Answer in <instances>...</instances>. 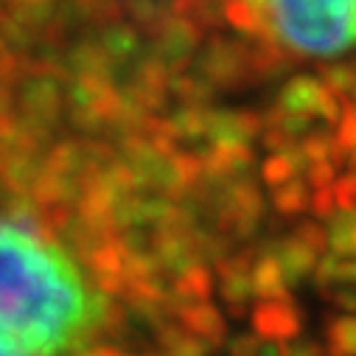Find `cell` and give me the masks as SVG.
Wrapping results in <instances>:
<instances>
[{"mask_svg":"<svg viewBox=\"0 0 356 356\" xmlns=\"http://www.w3.org/2000/svg\"><path fill=\"white\" fill-rule=\"evenodd\" d=\"M252 325L264 339H295L303 328V314L292 300H266L255 309Z\"/></svg>","mask_w":356,"mask_h":356,"instance_id":"3957f363","label":"cell"},{"mask_svg":"<svg viewBox=\"0 0 356 356\" xmlns=\"http://www.w3.org/2000/svg\"><path fill=\"white\" fill-rule=\"evenodd\" d=\"M278 356H325V348L314 339H298V342L281 345Z\"/></svg>","mask_w":356,"mask_h":356,"instance_id":"5bb4252c","label":"cell"},{"mask_svg":"<svg viewBox=\"0 0 356 356\" xmlns=\"http://www.w3.org/2000/svg\"><path fill=\"white\" fill-rule=\"evenodd\" d=\"M312 211H314L317 219L325 222V219L334 213V194H331L328 188H317V194L312 197Z\"/></svg>","mask_w":356,"mask_h":356,"instance_id":"e0dca14e","label":"cell"},{"mask_svg":"<svg viewBox=\"0 0 356 356\" xmlns=\"http://www.w3.org/2000/svg\"><path fill=\"white\" fill-rule=\"evenodd\" d=\"M323 295L334 306H339L345 312H356V292H350V286H331V289H323Z\"/></svg>","mask_w":356,"mask_h":356,"instance_id":"2e32d148","label":"cell"},{"mask_svg":"<svg viewBox=\"0 0 356 356\" xmlns=\"http://www.w3.org/2000/svg\"><path fill=\"white\" fill-rule=\"evenodd\" d=\"M325 356H356V317L337 314L325 320Z\"/></svg>","mask_w":356,"mask_h":356,"instance_id":"8992f818","label":"cell"},{"mask_svg":"<svg viewBox=\"0 0 356 356\" xmlns=\"http://www.w3.org/2000/svg\"><path fill=\"white\" fill-rule=\"evenodd\" d=\"M356 149V110L348 104L342 113V124H339V135H337V152L342 157H348Z\"/></svg>","mask_w":356,"mask_h":356,"instance_id":"8fae6325","label":"cell"},{"mask_svg":"<svg viewBox=\"0 0 356 356\" xmlns=\"http://www.w3.org/2000/svg\"><path fill=\"white\" fill-rule=\"evenodd\" d=\"M96 300L73 261L0 216V337L40 356L76 350L93 334Z\"/></svg>","mask_w":356,"mask_h":356,"instance_id":"6da1fadb","label":"cell"},{"mask_svg":"<svg viewBox=\"0 0 356 356\" xmlns=\"http://www.w3.org/2000/svg\"><path fill=\"white\" fill-rule=\"evenodd\" d=\"M334 171H337V165L334 163H312V168H309V183L314 186V188H328L331 183H334Z\"/></svg>","mask_w":356,"mask_h":356,"instance_id":"9a60e30c","label":"cell"},{"mask_svg":"<svg viewBox=\"0 0 356 356\" xmlns=\"http://www.w3.org/2000/svg\"><path fill=\"white\" fill-rule=\"evenodd\" d=\"M286 45L337 56L356 45V0H264Z\"/></svg>","mask_w":356,"mask_h":356,"instance_id":"7a4b0ae2","label":"cell"},{"mask_svg":"<svg viewBox=\"0 0 356 356\" xmlns=\"http://www.w3.org/2000/svg\"><path fill=\"white\" fill-rule=\"evenodd\" d=\"M303 165V154H275L264 163V180L270 183V186H281L286 183L289 177Z\"/></svg>","mask_w":356,"mask_h":356,"instance_id":"9c48e42d","label":"cell"},{"mask_svg":"<svg viewBox=\"0 0 356 356\" xmlns=\"http://www.w3.org/2000/svg\"><path fill=\"white\" fill-rule=\"evenodd\" d=\"M306 205H309V194H306V186H303L300 180L286 183V186H281V188L275 191V208H278L281 213H286V216L303 213Z\"/></svg>","mask_w":356,"mask_h":356,"instance_id":"30bf717a","label":"cell"},{"mask_svg":"<svg viewBox=\"0 0 356 356\" xmlns=\"http://www.w3.org/2000/svg\"><path fill=\"white\" fill-rule=\"evenodd\" d=\"M295 236H298L306 247H312L314 252H325V247H328V236H325V230H323L320 225H314V222H303V225L295 230Z\"/></svg>","mask_w":356,"mask_h":356,"instance_id":"4fadbf2b","label":"cell"},{"mask_svg":"<svg viewBox=\"0 0 356 356\" xmlns=\"http://www.w3.org/2000/svg\"><path fill=\"white\" fill-rule=\"evenodd\" d=\"M286 102L292 110H300V113H314V115H323L328 121L337 118V107H334V99L323 90V87L312 79H303V81H295L289 90H286Z\"/></svg>","mask_w":356,"mask_h":356,"instance_id":"277c9868","label":"cell"},{"mask_svg":"<svg viewBox=\"0 0 356 356\" xmlns=\"http://www.w3.org/2000/svg\"><path fill=\"white\" fill-rule=\"evenodd\" d=\"M328 247L339 258H356V208L331 213L328 219Z\"/></svg>","mask_w":356,"mask_h":356,"instance_id":"52a82bcc","label":"cell"},{"mask_svg":"<svg viewBox=\"0 0 356 356\" xmlns=\"http://www.w3.org/2000/svg\"><path fill=\"white\" fill-rule=\"evenodd\" d=\"M261 353L264 350H261V345H258L255 337H238L233 342V356H261Z\"/></svg>","mask_w":356,"mask_h":356,"instance_id":"ac0fdd59","label":"cell"},{"mask_svg":"<svg viewBox=\"0 0 356 356\" xmlns=\"http://www.w3.org/2000/svg\"><path fill=\"white\" fill-rule=\"evenodd\" d=\"M0 356H31V353L23 350V348H17V345L9 342L6 337H0Z\"/></svg>","mask_w":356,"mask_h":356,"instance_id":"d6986e66","label":"cell"},{"mask_svg":"<svg viewBox=\"0 0 356 356\" xmlns=\"http://www.w3.org/2000/svg\"><path fill=\"white\" fill-rule=\"evenodd\" d=\"M334 205H339V211H353L356 208V171L342 174L334 183Z\"/></svg>","mask_w":356,"mask_h":356,"instance_id":"7c38bea8","label":"cell"},{"mask_svg":"<svg viewBox=\"0 0 356 356\" xmlns=\"http://www.w3.org/2000/svg\"><path fill=\"white\" fill-rule=\"evenodd\" d=\"M314 255H317V252H314L312 247H306L298 236L284 238V241L278 244V252H275L281 270H284V278H286L289 284L303 281V278L314 270Z\"/></svg>","mask_w":356,"mask_h":356,"instance_id":"5b68a950","label":"cell"},{"mask_svg":"<svg viewBox=\"0 0 356 356\" xmlns=\"http://www.w3.org/2000/svg\"><path fill=\"white\" fill-rule=\"evenodd\" d=\"M264 300H289L286 292V278L275 255H264L255 266V286H252Z\"/></svg>","mask_w":356,"mask_h":356,"instance_id":"ba28073f","label":"cell"}]
</instances>
